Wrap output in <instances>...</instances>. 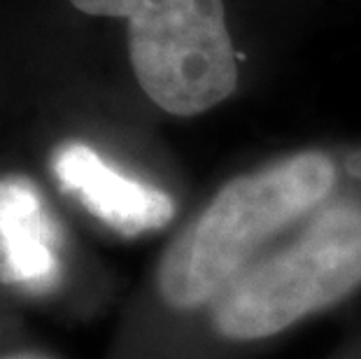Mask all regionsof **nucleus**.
I'll return each instance as SVG.
<instances>
[{"mask_svg":"<svg viewBox=\"0 0 361 359\" xmlns=\"http://www.w3.org/2000/svg\"><path fill=\"white\" fill-rule=\"evenodd\" d=\"M334 187L336 164L319 150L228 180L159 257V301L175 312L210 308L275 236L317 210Z\"/></svg>","mask_w":361,"mask_h":359,"instance_id":"f257e3e1","label":"nucleus"},{"mask_svg":"<svg viewBox=\"0 0 361 359\" xmlns=\"http://www.w3.org/2000/svg\"><path fill=\"white\" fill-rule=\"evenodd\" d=\"M361 289V203L338 198L284 245L255 259L212 308L221 339H273Z\"/></svg>","mask_w":361,"mask_h":359,"instance_id":"f03ea898","label":"nucleus"},{"mask_svg":"<svg viewBox=\"0 0 361 359\" xmlns=\"http://www.w3.org/2000/svg\"><path fill=\"white\" fill-rule=\"evenodd\" d=\"M91 17L126 19L142 94L175 117H196L235 94L238 61L224 0H71Z\"/></svg>","mask_w":361,"mask_h":359,"instance_id":"7ed1b4c3","label":"nucleus"},{"mask_svg":"<svg viewBox=\"0 0 361 359\" xmlns=\"http://www.w3.org/2000/svg\"><path fill=\"white\" fill-rule=\"evenodd\" d=\"M56 175L96 217L119 231H149L175 215L171 196L114 171L87 145H66L56 157Z\"/></svg>","mask_w":361,"mask_h":359,"instance_id":"20e7f679","label":"nucleus"},{"mask_svg":"<svg viewBox=\"0 0 361 359\" xmlns=\"http://www.w3.org/2000/svg\"><path fill=\"white\" fill-rule=\"evenodd\" d=\"M0 359H59L44 350H35V348H17V350H3Z\"/></svg>","mask_w":361,"mask_h":359,"instance_id":"39448f33","label":"nucleus"}]
</instances>
